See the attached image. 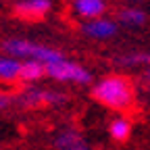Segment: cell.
Here are the masks:
<instances>
[{
  "mask_svg": "<svg viewBox=\"0 0 150 150\" xmlns=\"http://www.w3.org/2000/svg\"><path fill=\"white\" fill-rule=\"evenodd\" d=\"M92 96L110 108L121 110L134 102V86L125 77H106L94 86Z\"/></svg>",
  "mask_w": 150,
  "mask_h": 150,
  "instance_id": "cell-1",
  "label": "cell"
},
{
  "mask_svg": "<svg viewBox=\"0 0 150 150\" xmlns=\"http://www.w3.org/2000/svg\"><path fill=\"white\" fill-rule=\"evenodd\" d=\"M11 100H13V96H8V94H0V108H6L11 104Z\"/></svg>",
  "mask_w": 150,
  "mask_h": 150,
  "instance_id": "cell-12",
  "label": "cell"
},
{
  "mask_svg": "<svg viewBox=\"0 0 150 150\" xmlns=\"http://www.w3.org/2000/svg\"><path fill=\"white\" fill-rule=\"evenodd\" d=\"M148 65H150V54H148ZM146 77L150 79V67H148V73H146Z\"/></svg>",
  "mask_w": 150,
  "mask_h": 150,
  "instance_id": "cell-13",
  "label": "cell"
},
{
  "mask_svg": "<svg viewBox=\"0 0 150 150\" xmlns=\"http://www.w3.org/2000/svg\"><path fill=\"white\" fill-rule=\"evenodd\" d=\"M4 50L15 54V56H29L31 61H40L42 65H50V63L63 61V54L59 50H52V48L33 44V42H27V40H6L4 42Z\"/></svg>",
  "mask_w": 150,
  "mask_h": 150,
  "instance_id": "cell-2",
  "label": "cell"
},
{
  "mask_svg": "<svg viewBox=\"0 0 150 150\" xmlns=\"http://www.w3.org/2000/svg\"><path fill=\"white\" fill-rule=\"evenodd\" d=\"M108 134L115 142H125L131 134V125H129L127 119H115L108 127Z\"/></svg>",
  "mask_w": 150,
  "mask_h": 150,
  "instance_id": "cell-9",
  "label": "cell"
},
{
  "mask_svg": "<svg viewBox=\"0 0 150 150\" xmlns=\"http://www.w3.org/2000/svg\"><path fill=\"white\" fill-rule=\"evenodd\" d=\"M117 31L115 23L106 21V19H96V21H90L83 25V33L92 35V38H110Z\"/></svg>",
  "mask_w": 150,
  "mask_h": 150,
  "instance_id": "cell-6",
  "label": "cell"
},
{
  "mask_svg": "<svg viewBox=\"0 0 150 150\" xmlns=\"http://www.w3.org/2000/svg\"><path fill=\"white\" fill-rule=\"evenodd\" d=\"M54 150H90L88 148V142L83 140V136L79 134L77 129H63L59 136L54 138Z\"/></svg>",
  "mask_w": 150,
  "mask_h": 150,
  "instance_id": "cell-4",
  "label": "cell"
},
{
  "mask_svg": "<svg viewBox=\"0 0 150 150\" xmlns=\"http://www.w3.org/2000/svg\"><path fill=\"white\" fill-rule=\"evenodd\" d=\"M19 69H21V63H17L15 59H0V77L2 79L19 77Z\"/></svg>",
  "mask_w": 150,
  "mask_h": 150,
  "instance_id": "cell-10",
  "label": "cell"
},
{
  "mask_svg": "<svg viewBox=\"0 0 150 150\" xmlns=\"http://www.w3.org/2000/svg\"><path fill=\"white\" fill-rule=\"evenodd\" d=\"M75 8L81 17L94 19L104 13V2L102 0H75Z\"/></svg>",
  "mask_w": 150,
  "mask_h": 150,
  "instance_id": "cell-8",
  "label": "cell"
},
{
  "mask_svg": "<svg viewBox=\"0 0 150 150\" xmlns=\"http://www.w3.org/2000/svg\"><path fill=\"white\" fill-rule=\"evenodd\" d=\"M50 8V0H23L15 4V15L21 19H42Z\"/></svg>",
  "mask_w": 150,
  "mask_h": 150,
  "instance_id": "cell-5",
  "label": "cell"
},
{
  "mask_svg": "<svg viewBox=\"0 0 150 150\" xmlns=\"http://www.w3.org/2000/svg\"><path fill=\"white\" fill-rule=\"evenodd\" d=\"M121 21L127 25H142L146 21V15L138 8H125V11H121Z\"/></svg>",
  "mask_w": 150,
  "mask_h": 150,
  "instance_id": "cell-11",
  "label": "cell"
},
{
  "mask_svg": "<svg viewBox=\"0 0 150 150\" xmlns=\"http://www.w3.org/2000/svg\"><path fill=\"white\" fill-rule=\"evenodd\" d=\"M44 69H46V75H50L52 79H59V81H77V83L90 81V73L86 69H81L75 63H69L65 59L59 63L44 65Z\"/></svg>",
  "mask_w": 150,
  "mask_h": 150,
  "instance_id": "cell-3",
  "label": "cell"
},
{
  "mask_svg": "<svg viewBox=\"0 0 150 150\" xmlns=\"http://www.w3.org/2000/svg\"><path fill=\"white\" fill-rule=\"evenodd\" d=\"M46 75V69L40 61H27V63H21V69H19V77L23 81H38Z\"/></svg>",
  "mask_w": 150,
  "mask_h": 150,
  "instance_id": "cell-7",
  "label": "cell"
}]
</instances>
